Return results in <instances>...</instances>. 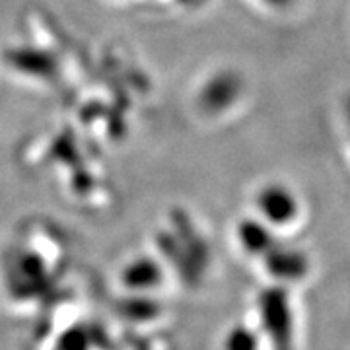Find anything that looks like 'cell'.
<instances>
[{
	"label": "cell",
	"mask_w": 350,
	"mask_h": 350,
	"mask_svg": "<svg viewBox=\"0 0 350 350\" xmlns=\"http://www.w3.org/2000/svg\"><path fill=\"white\" fill-rule=\"evenodd\" d=\"M59 271L38 250H16L4 257L2 280L8 300L20 308H39L51 300L53 288H57Z\"/></svg>",
	"instance_id": "obj_1"
},
{
	"label": "cell",
	"mask_w": 350,
	"mask_h": 350,
	"mask_svg": "<svg viewBox=\"0 0 350 350\" xmlns=\"http://www.w3.org/2000/svg\"><path fill=\"white\" fill-rule=\"evenodd\" d=\"M117 284L125 296H156L165 290L167 267L156 255H137L119 269Z\"/></svg>",
	"instance_id": "obj_2"
},
{
	"label": "cell",
	"mask_w": 350,
	"mask_h": 350,
	"mask_svg": "<svg viewBox=\"0 0 350 350\" xmlns=\"http://www.w3.org/2000/svg\"><path fill=\"white\" fill-rule=\"evenodd\" d=\"M255 206L269 228H290L301 216L300 199L282 183H269L257 193Z\"/></svg>",
	"instance_id": "obj_3"
},
{
	"label": "cell",
	"mask_w": 350,
	"mask_h": 350,
	"mask_svg": "<svg viewBox=\"0 0 350 350\" xmlns=\"http://www.w3.org/2000/svg\"><path fill=\"white\" fill-rule=\"evenodd\" d=\"M117 319L138 333H148L162 329L170 319V310L156 296H125L115 301Z\"/></svg>",
	"instance_id": "obj_4"
},
{
	"label": "cell",
	"mask_w": 350,
	"mask_h": 350,
	"mask_svg": "<svg viewBox=\"0 0 350 350\" xmlns=\"http://www.w3.org/2000/svg\"><path fill=\"white\" fill-rule=\"evenodd\" d=\"M259 4L262 6H267V8H271V10H288V8H292L298 0H257Z\"/></svg>",
	"instance_id": "obj_5"
}]
</instances>
